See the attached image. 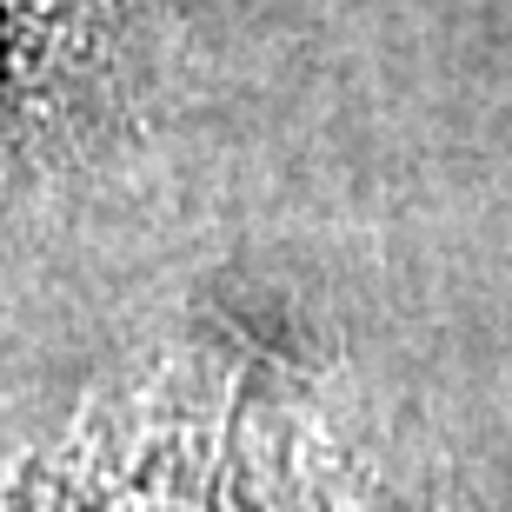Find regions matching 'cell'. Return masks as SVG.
<instances>
[{
    "label": "cell",
    "instance_id": "obj_1",
    "mask_svg": "<svg viewBox=\"0 0 512 512\" xmlns=\"http://www.w3.org/2000/svg\"><path fill=\"white\" fill-rule=\"evenodd\" d=\"M7 74H14V67H7V27H0V87H7Z\"/></svg>",
    "mask_w": 512,
    "mask_h": 512
}]
</instances>
